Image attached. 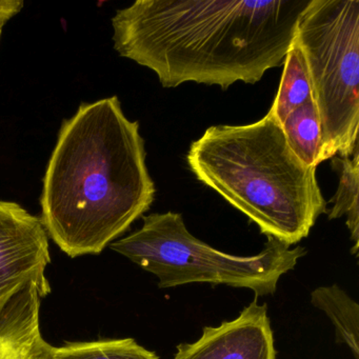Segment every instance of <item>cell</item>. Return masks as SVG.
<instances>
[{
    "label": "cell",
    "mask_w": 359,
    "mask_h": 359,
    "mask_svg": "<svg viewBox=\"0 0 359 359\" xmlns=\"http://www.w3.org/2000/svg\"><path fill=\"white\" fill-rule=\"evenodd\" d=\"M1 31H3V29L0 28V36H1Z\"/></svg>",
    "instance_id": "15"
},
{
    "label": "cell",
    "mask_w": 359,
    "mask_h": 359,
    "mask_svg": "<svg viewBox=\"0 0 359 359\" xmlns=\"http://www.w3.org/2000/svg\"><path fill=\"white\" fill-rule=\"evenodd\" d=\"M311 100L313 92L308 68L302 49L294 39L285 56L278 93L269 113L281 123L290 113Z\"/></svg>",
    "instance_id": "10"
},
{
    "label": "cell",
    "mask_w": 359,
    "mask_h": 359,
    "mask_svg": "<svg viewBox=\"0 0 359 359\" xmlns=\"http://www.w3.org/2000/svg\"><path fill=\"white\" fill-rule=\"evenodd\" d=\"M315 308L325 313L335 327L336 341L348 346L359 359V306L337 285L317 287L311 293Z\"/></svg>",
    "instance_id": "9"
},
{
    "label": "cell",
    "mask_w": 359,
    "mask_h": 359,
    "mask_svg": "<svg viewBox=\"0 0 359 359\" xmlns=\"http://www.w3.org/2000/svg\"><path fill=\"white\" fill-rule=\"evenodd\" d=\"M311 0H137L112 18L114 49L163 88L258 83L285 64Z\"/></svg>",
    "instance_id": "1"
},
{
    "label": "cell",
    "mask_w": 359,
    "mask_h": 359,
    "mask_svg": "<svg viewBox=\"0 0 359 359\" xmlns=\"http://www.w3.org/2000/svg\"><path fill=\"white\" fill-rule=\"evenodd\" d=\"M174 359H276L268 306L255 299L237 318L203 327L196 341L177 346Z\"/></svg>",
    "instance_id": "7"
},
{
    "label": "cell",
    "mask_w": 359,
    "mask_h": 359,
    "mask_svg": "<svg viewBox=\"0 0 359 359\" xmlns=\"http://www.w3.org/2000/svg\"><path fill=\"white\" fill-rule=\"evenodd\" d=\"M52 359H159L133 338L72 342L52 348Z\"/></svg>",
    "instance_id": "12"
},
{
    "label": "cell",
    "mask_w": 359,
    "mask_h": 359,
    "mask_svg": "<svg viewBox=\"0 0 359 359\" xmlns=\"http://www.w3.org/2000/svg\"><path fill=\"white\" fill-rule=\"evenodd\" d=\"M51 344L41 331L15 338H0V359H52Z\"/></svg>",
    "instance_id": "13"
},
{
    "label": "cell",
    "mask_w": 359,
    "mask_h": 359,
    "mask_svg": "<svg viewBox=\"0 0 359 359\" xmlns=\"http://www.w3.org/2000/svg\"><path fill=\"white\" fill-rule=\"evenodd\" d=\"M142 226L111 243V249L158 278L161 289L210 283L245 287L258 296L275 293L279 279L306 254L268 237L264 250L241 257L219 251L191 234L182 214L142 216Z\"/></svg>",
    "instance_id": "4"
},
{
    "label": "cell",
    "mask_w": 359,
    "mask_h": 359,
    "mask_svg": "<svg viewBox=\"0 0 359 359\" xmlns=\"http://www.w3.org/2000/svg\"><path fill=\"white\" fill-rule=\"evenodd\" d=\"M331 165L338 176V188L330 203L329 219L346 216L351 241L354 243L351 253L357 255L359 249V147L352 156H334Z\"/></svg>",
    "instance_id": "8"
},
{
    "label": "cell",
    "mask_w": 359,
    "mask_h": 359,
    "mask_svg": "<svg viewBox=\"0 0 359 359\" xmlns=\"http://www.w3.org/2000/svg\"><path fill=\"white\" fill-rule=\"evenodd\" d=\"M280 126L289 146L298 158L309 167H318L323 133L314 100L290 113Z\"/></svg>",
    "instance_id": "11"
},
{
    "label": "cell",
    "mask_w": 359,
    "mask_h": 359,
    "mask_svg": "<svg viewBox=\"0 0 359 359\" xmlns=\"http://www.w3.org/2000/svg\"><path fill=\"white\" fill-rule=\"evenodd\" d=\"M187 163L262 234L290 247L308 237L327 212L317 168L298 158L270 113L250 125L212 126L192 142Z\"/></svg>",
    "instance_id": "3"
},
{
    "label": "cell",
    "mask_w": 359,
    "mask_h": 359,
    "mask_svg": "<svg viewBox=\"0 0 359 359\" xmlns=\"http://www.w3.org/2000/svg\"><path fill=\"white\" fill-rule=\"evenodd\" d=\"M49 239L41 218L12 201H0V338L39 329L41 300L51 292L46 270Z\"/></svg>",
    "instance_id": "6"
},
{
    "label": "cell",
    "mask_w": 359,
    "mask_h": 359,
    "mask_svg": "<svg viewBox=\"0 0 359 359\" xmlns=\"http://www.w3.org/2000/svg\"><path fill=\"white\" fill-rule=\"evenodd\" d=\"M24 6V1L20 0H0V28L3 29L9 20L18 15Z\"/></svg>",
    "instance_id": "14"
},
{
    "label": "cell",
    "mask_w": 359,
    "mask_h": 359,
    "mask_svg": "<svg viewBox=\"0 0 359 359\" xmlns=\"http://www.w3.org/2000/svg\"><path fill=\"white\" fill-rule=\"evenodd\" d=\"M295 39L320 117L319 163L352 156L359 147V0H311Z\"/></svg>",
    "instance_id": "5"
},
{
    "label": "cell",
    "mask_w": 359,
    "mask_h": 359,
    "mask_svg": "<svg viewBox=\"0 0 359 359\" xmlns=\"http://www.w3.org/2000/svg\"><path fill=\"white\" fill-rule=\"evenodd\" d=\"M140 123L117 96L81 104L62 123L41 196L47 234L70 257L100 254L149 211L154 182Z\"/></svg>",
    "instance_id": "2"
}]
</instances>
